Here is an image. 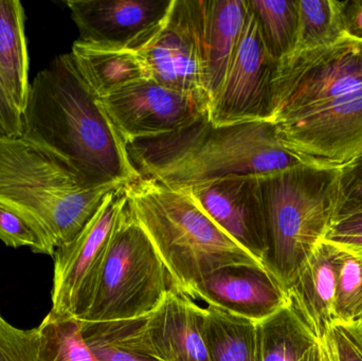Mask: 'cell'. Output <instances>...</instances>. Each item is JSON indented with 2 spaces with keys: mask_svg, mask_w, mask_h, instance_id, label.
I'll return each mask as SVG.
<instances>
[{
  "mask_svg": "<svg viewBox=\"0 0 362 361\" xmlns=\"http://www.w3.org/2000/svg\"><path fill=\"white\" fill-rule=\"evenodd\" d=\"M21 138L61 157L84 188L140 178L127 142L70 53L55 57L30 84Z\"/></svg>",
  "mask_w": 362,
  "mask_h": 361,
  "instance_id": "cell-1",
  "label": "cell"
},
{
  "mask_svg": "<svg viewBox=\"0 0 362 361\" xmlns=\"http://www.w3.org/2000/svg\"><path fill=\"white\" fill-rule=\"evenodd\" d=\"M127 150L140 177L175 189L308 165L286 148L274 122L216 126L208 114L174 133L131 142Z\"/></svg>",
  "mask_w": 362,
  "mask_h": 361,
  "instance_id": "cell-2",
  "label": "cell"
},
{
  "mask_svg": "<svg viewBox=\"0 0 362 361\" xmlns=\"http://www.w3.org/2000/svg\"><path fill=\"white\" fill-rule=\"evenodd\" d=\"M127 184L84 188L69 165L23 138H0V203L35 226L55 249L70 243L108 193Z\"/></svg>",
  "mask_w": 362,
  "mask_h": 361,
  "instance_id": "cell-3",
  "label": "cell"
},
{
  "mask_svg": "<svg viewBox=\"0 0 362 361\" xmlns=\"http://www.w3.org/2000/svg\"><path fill=\"white\" fill-rule=\"evenodd\" d=\"M127 201L165 263L174 288L189 296L196 282L231 265L264 266L238 246L181 189L140 177Z\"/></svg>",
  "mask_w": 362,
  "mask_h": 361,
  "instance_id": "cell-4",
  "label": "cell"
},
{
  "mask_svg": "<svg viewBox=\"0 0 362 361\" xmlns=\"http://www.w3.org/2000/svg\"><path fill=\"white\" fill-rule=\"evenodd\" d=\"M259 182L267 228L263 265L287 292L335 223L340 170L302 165Z\"/></svg>",
  "mask_w": 362,
  "mask_h": 361,
  "instance_id": "cell-5",
  "label": "cell"
},
{
  "mask_svg": "<svg viewBox=\"0 0 362 361\" xmlns=\"http://www.w3.org/2000/svg\"><path fill=\"white\" fill-rule=\"evenodd\" d=\"M174 284L127 201L110 237L93 303L80 321H123L152 313Z\"/></svg>",
  "mask_w": 362,
  "mask_h": 361,
  "instance_id": "cell-6",
  "label": "cell"
},
{
  "mask_svg": "<svg viewBox=\"0 0 362 361\" xmlns=\"http://www.w3.org/2000/svg\"><path fill=\"white\" fill-rule=\"evenodd\" d=\"M362 89V40L344 36L331 46L279 61L272 82V122Z\"/></svg>",
  "mask_w": 362,
  "mask_h": 361,
  "instance_id": "cell-7",
  "label": "cell"
},
{
  "mask_svg": "<svg viewBox=\"0 0 362 361\" xmlns=\"http://www.w3.org/2000/svg\"><path fill=\"white\" fill-rule=\"evenodd\" d=\"M204 321V309L173 286L158 307L144 317L81 324L83 335L163 361H210Z\"/></svg>",
  "mask_w": 362,
  "mask_h": 361,
  "instance_id": "cell-8",
  "label": "cell"
},
{
  "mask_svg": "<svg viewBox=\"0 0 362 361\" xmlns=\"http://www.w3.org/2000/svg\"><path fill=\"white\" fill-rule=\"evenodd\" d=\"M127 203L125 186L108 193L76 239L55 249L51 313L80 319L88 311L110 237Z\"/></svg>",
  "mask_w": 362,
  "mask_h": 361,
  "instance_id": "cell-9",
  "label": "cell"
},
{
  "mask_svg": "<svg viewBox=\"0 0 362 361\" xmlns=\"http://www.w3.org/2000/svg\"><path fill=\"white\" fill-rule=\"evenodd\" d=\"M274 124L286 148L308 165L342 169L362 157V89Z\"/></svg>",
  "mask_w": 362,
  "mask_h": 361,
  "instance_id": "cell-10",
  "label": "cell"
},
{
  "mask_svg": "<svg viewBox=\"0 0 362 361\" xmlns=\"http://www.w3.org/2000/svg\"><path fill=\"white\" fill-rule=\"evenodd\" d=\"M278 61L262 35L248 0V12L240 42L208 118L216 126L240 123L272 122V82Z\"/></svg>",
  "mask_w": 362,
  "mask_h": 361,
  "instance_id": "cell-11",
  "label": "cell"
},
{
  "mask_svg": "<svg viewBox=\"0 0 362 361\" xmlns=\"http://www.w3.org/2000/svg\"><path fill=\"white\" fill-rule=\"evenodd\" d=\"M137 53L148 80L210 99L204 80V0H173L160 31Z\"/></svg>",
  "mask_w": 362,
  "mask_h": 361,
  "instance_id": "cell-12",
  "label": "cell"
},
{
  "mask_svg": "<svg viewBox=\"0 0 362 361\" xmlns=\"http://www.w3.org/2000/svg\"><path fill=\"white\" fill-rule=\"evenodd\" d=\"M101 100L127 144L185 129L208 114L211 100L144 80Z\"/></svg>",
  "mask_w": 362,
  "mask_h": 361,
  "instance_id": "cell-13",
  "label": "cell"
},
{
  "mask_svg": "<svg viewBox=\"0 0 362 361\" xmlns=\"http://www.w3.org/2000/svg\"><path fill=\"white\" fill-rule=\"evenodd\" d=\"M173 0H68L78 42L139 51L160 31Z\"/></svg>",
  "mask_w": 362,
  "mask_h": 361,
  "instance_id": "cell-14",
  "label": "cell"
},
{
  "mask_svg": "<svg viewBox=\"0 0 362 361\" xmlns=\"http://www.w3.org/2000/svg\"><path fill=\"white\" fill-rule=\"evenodd\" d=\"M261 176H230L181 189L238 246L263 264L267 228Z\"/></svg>",
  "mask_w": 362,
  "mask_h": 361,
  "instance_id": "cell-15",
  "label": "cell"
},
{
  "mask_svg": "<svg viewBox=\"0 0 362 361\" xmlns=\"http://www.w3.org/2000/svg\"><path fill=\"white\" fill-rule=\"evenodd\" d=\"M189 297L228 313L259 322L288 303L280 282L264 266L231 265L196 282Z\"/></svg>",
  "mask_w": 362,
  "mask_h": 361,
  "instance_id": "cell-16",
  "label": "cell"
},
{
  "mask_svg": "<svg viewBox=\"0 0 362 361\" xmlns=\"http://www.w3.org/2000/svg\"><path fill=\"white\" fill-rule=\"evenodd\" d=\"M342 248L323 239L287 290L289 302L319 341H323L335 322L334 302Z\"/></svg>",
  "mask_w": 362,
  "mask_h": 361,
  "instance_id": "cell-17",
  "label": "cell"
},
{
  "mask_svg": "<svg viewBox=\"0 0 362 361\" xmlns=\"http://www.w3.org/2000/svg\"><path fill=\"white\" fill-rule=\"evenodd\" d=\"M204 80L212 101L223 84L240 42L248 0H204Z\"/></svg>",
  "mask_w": 362,
  "mask_h": 361,
  "instance_id": "cell-18",
  "label": "cell"
},
{
  "mask_svg": "<svg viewBox=\"0 0 362 361\" xmlns=\"http://www.w3.org/2000/svg\"><path fill=\"white\" fill-rule=\"evenodd\" d=\"M70 54L83 80L99 99L148 78L137 51L93 46L76 40Z\"/></svg>",
  "mask_w": 362,
  "mask_h": 361,
  "instance_id": "cell-19",
  "label": "cell"
},
{
  "mask_svg": "<svg viewBox=\"0 0 362 361\" xmlns=\"http://www.w3.org/2000/svg\"><path fill=\"white\" fill-rule=\"evenodd\" d=\"M0 76L23 114L30 88L29 57L25 10L18 0H0Z\"/></svg>",
  "mask_w": 362,
  "mask_h": 361,
  "instance_id": "cell-20",
  "label": "cell"
},
{
  "mask_svg": "<svg viewBox=\"0 0 362 361\" xmlns=\"http://www.w3.org/2000/svg\"><path fill=\"white\" fill-rule=\"evenodd\" d=\"M255 328L259 361H301L320 343L289 300Z\"/></svg>",
  "mask_w": 362,
  "mask_h": 361,
  "instance_id": "cell-21",
  "label": "cell"
},
{
  "mask_svg": "<svg viewBox=\"0 0 362 361\" xmlns=\"http://www.w3.org/2000/svg\"><path fill=\"white\" fill-rule=\"evenodd\" d=\"M204 339L210 361H259L255 322L208 305Z\"/></svg>",
  "mask_w": 362,
  "mask_h": 361,
  "instance_id": "cell-22",
  "label": "cell"
},
{
  "mask_svg": "<svg viewBox=\"0 0 362 361\" xmlns=\"http://www.w3.org/2000/svg\"><path fill=\"white\" fill-rule=\"evenodd\" d=\"M342 6L344 1L337 0H298L297 42L293 53L331 46L346 36Z\"/></svg>",
  "mask_w": 362,
  "mask_h": 361,
  "instance_id": "cell-23",
  "label": "cell"
},
{
  "mask_svg": "<svg viewBox=\"0 0 362 361\" xmlns=\"http://www.w3.org/2000/svg\"><path fill=\"white\" fill-rule=\"evenodd\" d=\"M268 50L276 61L295 51L298 0H249Z\"/></svg>",
  "mask_w": 362,
  "mask_h": 361,
  "instance_id": "cell-24",
  "label": "cell"
},
{
  "mask_svg": "<svg viewBox=\"0 0 362 361\" xmlns=\"http://www.w3.org/2000/svg\"><path fill=\"white\" fill-rule=\"evenodd\" d=\"M40 361H102L87 345L82 324L74 317L49 313L38 326Z\"/></svg>",
  "mask_w": 362,
  "mask_h": 361,
  "instance_id": "cell-25",
  "label": "cell"
},
{
  "mask_svg": "<svg viewBox=\"0 0 362 361\" xmlns=\"http://www.w3.org/2000/svg\"><path fill=\"white\" fill-rule=\"evenodd\" d=\"M342 250L334 316L335 321L357 322L362 318V262L352 252Z\"/></svg>",
  "mask_w": 362,
  "mask_h": 361,
  "instance_id": "cell-26",
  "label": "cell"
},
{
  "mask_svg": "<svg viewBox=\"0 0 362 361\" xmlns=\"http://www.w3.org/2000/svg\"><path fill=\"white\" fill-rule=\"evenodd\" d=\"M0 241L12 248L29 247L36 254L52 256L55 247L46 235L23 216L0 203Z\"/></svg>",
  "mask_w": 362,
  "mask_h": 361,
  "instance_id": "cell-27",
  "label": "cell"
},
{
  "mask_svg": "<svg viewBox=\"0 0 362 361\" xmlns=\"http://www.w3.org/2000/svg\"><path fill=\"white\" fill-rule=\"evenodd\" d=\"M38 328L21 330L0 315V361H40Z\"/></svg>",
  "mask_w": 362,
  "mask_h": 361,
  "instance_id": "cell-28",
  "label": "cell"
},
{
  "mask_svg": "<svg viewBox=\"0 0 362 361\" xmlns=\"http://www.w3.org/2000/svg\"><path fill=\"white\" fill-rule=\"evenodd\" d=\"M361 213L362 157L340 169L339 203L335 223Z\"/></svg>",
  "mask_w": 362,
  "mask_h": 361,
  "instance_id": "cell-29",
  "label": "cell"
},
{
  "mask_svg": "<svg viewBox=\"0 0 362 361\" xmlns=\"http://www.w3.org/2000/svg\"><path fill=\"white\" fill-rule=\"evenodd\" d=\"M325 341L336 361H362V330L358 321L334 322Z\"/></svg>",
  "mask_w": 362,
  "mask_h": 361,
  "instance_id": "cell-30",
  "label": "cell"
},
{
  "mask_svg": "<svg viewBox=\"0 0 362 361\" xmlns=\"http://www.w3.org/2000/svg\"><path fill=\"white\" fill-rule=\"evenodd\" d=\"M83 337L91 351L102 361H163L140 352L112 345L89 335H83Z\"/></svg>",
  "mask_w": 362,
  "mask_h": 361,
  "instance_id": "cell-31",
  "label": "cell"
},
{
  "mask_svg": "<svg viewBox=\"0 0 362 361\" xmlns=\"http://www.w3.org/2000/svg\"><path fill=\"white\" fill-rule=\"evenodd\" d=\"M0 124L8 138L21 137V114L0 76Z\"/></svg>",
  "mask_w": 362,
  "mask_h": 361,
  "instance_id": "cell-32",
  "label": "cell"
},
{
  "mask_svg": "<svg viewBox=\"0 0 362 361\" xmlns=\"http://www.w3.org/2000/svg\"><path fill=\"white\" fill-rule=\"evenodd\" d=\"M346 35L362 40V0H346L342 6Z\"/></svg>",
  "mask_w": 362,
  "mask_h": 361,
  "instance_id": "cell-33",
  "label": "cell"
},
{
  "mask_svg": "<svg viewBox=\"0 0 362 361\" xmlns=\"http://www.w3.org/2000/svg\"><path fill=\"white\" fill-rule=\"evenodd\" d=\"M362 237V213L338 220L332 226L325 239Z\"/></svg>",
  "mask_w": 362,
  "mask_h": 361,
  "instance_id": "cell-34",
  "label": "cell"
},
{
  "mask_svg": "<svg viewBox=\"0 0 362 361\" xmlns=\"http://www.w3.org/2000/svg\"><path fill=\"white\" fill-rule=\"evenodd\" d=\"M329 242L352 252L362 262V237H346V239H331Z\"/></svg>",
  "mask_w": 362,
  "mask_h": 361,
  "instance_id": "cell-35",
  "label": "cell"
},
{
  "mask_svg": "<svg viewBox=\"0 0 362 361\" xmlns=\"http://www.w3.org/2000/svg\"><path fill=\"white\" fill-rule=\"evenodd\" d=\"M301 361H322V354H321L320 343L313 348Z\"/></svg>",
  "mask_w": 362,
  "mask_h": 361,
  "instance_id": "cell-36",
  "label": "cell"
},
{
  "mask_svg": "<svg viewBox=\"0 0 362 361\" xmlns=\"http://www.w3.org/2000/svg\"><path fill=\"white\" fill-rule=\"evenodd\" d=\"M321 354H322V361H336L335 356L329 348L327 341H320Z\"/></svg>",
  "mask_w": 362,
  "mask_h": 361,
  "instance_id": "cell-37",
  "label": "cell"
},
{
  "mask_svg": "<svg viewBox=\"0 0 362 361\" xmlns=\"http://www.w3.org/2000/svg\"><path fill=\"white\" fill-rule=\"evenodd\" d=\"M6 137V133H4V129H2L1 124H0V138Z\"/></svg>",
  "mask_w": 362,
  "mask_h": 361,
  "instance_id": "cell-38",
  "label": "cell"
},
{
  "mask_svg": "<svg viewBox=\"0 0 362 361\" xmlns=\"http://www.w3.org/2000/svg\"><path fill=\"white\" fill-rule=\"evenodd\" d=\"M359 326H361V330H362V318L361 320H359Z\"/></svg>",
  "mask_w": 362,
  "mask_h": 361,
  "instance_id": "cell-39",
  "label": "cell"
}]
</instances>
